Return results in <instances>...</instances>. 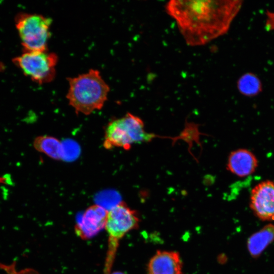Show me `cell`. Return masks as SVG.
<instances>
[{"label":"cell","instance_id":"1","mask_svg":"<svg viewBox=\"0 0 274 274\" xmlns=\"http://www.w3.org/2000/svg\"><path fill=\"white\" fill-rule=\"evenodd\" d=\"M242 5L241 1L172 0L165 9L186 44L195 47L226 33Z\"/></svg>","mask_w":274,"mask_h":274},{"label":"cell","instance_id":"2","mask_svg":"<svg viewBox=\"0 0 274 274\" xmlns=\"http://www.w3.org/2000/svg\"><path fill=\"white\" fill-rule=\"evenodd\" d=\"M67 80L69 88L66 97L76 113L88 115L103 107L110 89L98 70L92 68Z\"/></svg>","mask_w":274,"mask_h":274},{"label":"cell","instance_id":"3","mask_svg":"<svg viewBox=\"0 0 274 274\" xmlns=\"http://www.w3.org/2000/svg\"><path fill=\"white\" fill-rule=\"evenodd\" d=\"M154 135L147 132L141 118L130 113L109 122L106 128L103 146L129 150L132 145L151 141Z\"/></svg>","mask_w":274,"mask_h":274},{"label":"cell","instance_id":"4","mask_svg":"<svg viewBox=\"0 0 274 274\" xmlns=\"http://www.w3.org/2000/svg\"><path fill=\"white\" fill-rule=\"evenodd\" d=\"M52 19L36 13L21 12L15 18V26L24 51H47Z\"/></svg>","mask_w":274,"mask_h":274},{"label":"cell","instance_id":"5","mask_svg":"<svg viewBox=\"0 0 274 274\" xmlns=\"http://www.w3.org/2000/svg\"><path fill=\"white\" fill-rule=\"evenodd\" d=\"M58 60L55 53L45 51H24L13 61L22 73L39 84L52 81L56 76Z\"/></svg>","mask_w":274,"mask_h":274},{"label":"cell","instance_id":"6","mask_svg":"<svg viewBox=\"0 0 274 274\" xmlns=\"http://www.w3.org/2000/svg\"><path fill=\"white\" fill-rule=\"evenodd\" d=\"M139 219L135 211L129 208L123 202L113 207L108 212L105 228L112 239V244H116L118 239L127 232L138 226Z\"/></svg>","mask_w":274,"mask_h":274},{"label":"cell","instance_id":"7","mask_svg":"<svg viewBox=\"0 0 274 274\" xmlns=\"http://www.w3.org/2000/svg\"><path fill=\"white\" fill-rule=\"evenodd\" d=\"M250 208L254 214L262 221L274 220V183L265 181L252 190Z\"/></svg>","mask_w":274,"mask_h":274},{"label":"cell","instance_id":"8","mask_svg":"<svg viewBox=\"0 0 274 274\" xmlns=\"http://www.w3.org/2000/svg\"><path fill=\"white\" fill-rule=\"evenodd\" d=\"M108 211L94 204L88 208L75 225L76 234L83 239H89L105 228Z\"/></svg>","mask_w":274,"mask_h":274},{"label":"cell","instance_id":"9","mask_svg":"<svg viewBox=\"0 0 274 274\" xmlns=\"http://www.w3.org/2000/svg\"><path fill=\"white\" fill-rule=\"evenodd\" d=\"M180 255L174 251H158L150 260L148 274H182Z\"/></svg>","mask_w":274,"mask_h":274},{"label":"cell","instance_id":"10","mask_svg":"<svg viewBox=\"0 0 274 274\" xmlns=\"http://www.w3.org/2000/svg\"><path fill=\"white\" fill-rule=\"evenodd\" d=\"M258 166V160L255 155L245 149L232 151L229 155L227 168L231 173L240 177L253 174Z\"/></svg>","mask_w":274,"mask_h":274},{"label":"cell","instance_id":"11","mask_svg":"<svg viewBox=\"0 0 274 274\" xmlns=\"http://www.w3.org/2000/svg\"><path fill=\"white\" fill-rule=\"evenodd\" d=\"M274 241V225L268 224L252 235L248 240L247 247L253 257H257Z\"/></svg>","mask_w":274,"mask_h":274},{"label":"cell","instance_id":"12","mask_svg":"<svg viewBox=\"0 0 274 274\" xmlns=\"http://www.w3.org/2000/svg\"><path fill=\"white\" fill-rule=\"evenodd\" d=\"M33 146L39 152L43 153L51 158L60 160L64 158L63 144L58 139L49 135H40L33 141Z\"/></svg>","mask_w":274,"mask_h":274},{"label":"cell","instance_id":"13","mask_svg":"<svg viewBox=\"0 0 274 274\" xmlns=\"http://www.w3.org/2000/svg\"><path fill=\"white\" fill-rule=\"evenodd\" d=\"M237 87L242 94L248 97H253L261 92L262 85L257 75L252 73H247L238 79Z\"/></svg>","mask_w":274,"mask_h":274},{"label":"cell","instance_id":"14","mask_svg":"<svg viewBox=\"0 0 274 274\" xmlns=\"http://www.w3.org/2000/svg\"><path fill=\"white\" fill-rule=\"evenodd\" d=\"M267 19L266 22V28L269 30H274V13H267Z\"/></svg>","mask_w":274,"mask_h":274},{"label":"cell","instance_id":"15","mask_svg":"<svg viewBox=\"0 0 274 274\" xmlns=\"http://www.w3.org/2000/svg\"><path fill=\"white\" fill-rule=\"evenodd\" d=\"M111 274H125V273L122 272L117 271V272H114Z\"/></svg>","mask_w":274,"mask_h":274},{"label":"cell","instance_id":"16","mask_svg":"<svg viewBox=\"0 0 274 274\" xmlns=\"http://www.w3.org/2000/svg\"><path fill=\"white\" fill-rule=\"evenodd\" d=\"M16 274H18V272H17V273H16Z\"/></svg>","mask_w":274,"mask_h":274}]
</instances>
